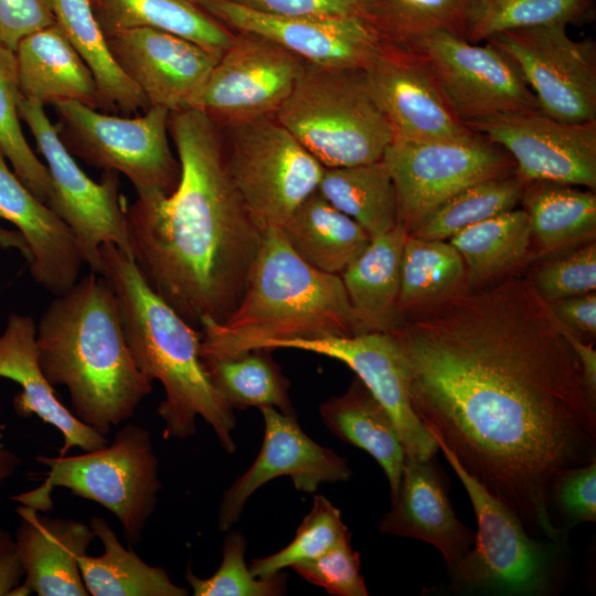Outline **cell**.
Segmentation results:
<instances>
[{"label":"cell","instance_id":"obj_32","mask_svg":"<svg viewBox=\"0 0 596 596\" xmlns=\"http://www.w3.org/2000/svg\"><path fill=\"white\" fill-rule=\"evenodd\" d=\"M467 268L470 290L509 276L532 259V238L521 207L487 219L451 236Z\"/></svg>","mask_w":596,"mask_h":596},{"label":"cell","instance_id":"obj_48","mask_svg":"<svg viewBox=\"0 0 596 596\" xmlns=\"http://www.w3.org/2000/svg\"><path fill=\"white\" fill-rule=\"evenodd\" d=\"M242 7L280 17H358L362 0H228Z\"/></svg>","mask_w":596,"mask_h":596},{"label":"cell","instance_id":"obj_22","mask_svg":"<svg viewBox=\"0 0 596 596\" xmlns=\"http://www.w3.org/2000/svg\"><path fill=\"white\" fill-rule=\"evenodd\" d=\"M6 159L0 149V219L24 237L34 281L54 296L63 294L76 283L84 264L75 237L68 225L25 187Z\"/></svg>","mask_w":596,"mask_h":596},{"label":"cell","instance_id":"obj_42","mask_svg":"<svg viewBox=\"0 0 596 596\" xmlns=\"http://www.w3.org/2000/svg\"><path fill=\"white\" fill-rule=\"evenodd\" d=\"M348 533L339 509L317 494L290 543L276 553L252 560L249 568L257 577L276 575L286 567L318 557Z\"/></svg>","mask_w":596,"mask_h":596},{"label":"cell","instance_id":"obj_20","mask_svg":"<svg viewBox=\"0 0 596 596\" xmlns=\"http://www.w3.org/2000/svg\"><path fill=\"white\" fill-rule=\"evenodd\" d=\"M106 39L115 61L149 106L170 113L193 107L220 58L192 41L149 28L113 32Z\"/></svg>","mask_w":596,"mask_h":596},{"label":"cell","instance_id":"obj_25","mask_svg":"<svg viewBox=\"0 0 596 596\" xmlns=\"http://www.w3.org/2000/svg\"><path fill=\"white\" fill-rule=\"evenodd\" d=\"M36 324L30 316L11 313L0 336V377L21 386L13 398V408L21 417L38 416L55 427L63 436L58 456L73 447L83 451L107 444L106 436L87 426L57 397L53 385L43 374L35 343Z\"/></svg>","mask_w":596,"mask_h":596},{"label":"cell","instance_id":"obj_46","mask_svg":"<svg viewBox=\"0 0 596 596\" xmlns=\"http://www.w3.org/2000/svg\"><path fill=\"white\" fill-rule=\"evenodd\" d=\"M571 525L596 520V460L563 469L555 476L551 501Z\"/></svg>","mask_w":596,"mask_h":596},{"label":"cell","instance_id":"obj_27","mask_svg":"<svg viewBox=\"0 0 596 596\" xmlns=\"http://www.w3.org/2000/svg\"><path fill=\"white\" fill-rule=\"evenodd\" d=\"M407 235L397 224L372 237L340 275L359 333L387 332L400 322L401 264Z\"/></svg>","mask_w":596,"mask_h":596},{"label":"cell","instance_id":"obj_39","mask_svg":"<svg viewBox=\"0 0 596 596\" xmlns=\"http://www.w3.org/2000/svg\"><path fill=\"white\" fill-rule=\"evenodd\" d=\"M596 19V0H469L465 40L488 41L497 33L539 25L582 26Z\"/></svg>","mask_w":596,"mask_h":596},{"label":"cell","instance_id":"obj_12","mask_svg":"<svg viewBox=\"0 0 596 596\" xmlns=\"http://www.w3.org/2000/svg\"><path fill=\"white\" fill-rule=\"evenodd\" d=\"M19 114L46 162L52 185L47 206L71 228L84 264L102 273L103 244H114L131 257L118 173L106 171L99 182L92 180L63 143L42 104L23 97Z\"/></svg>","mask_w":596,"mask_h":596},{"label":"cell","instance_id":"obj_34","mask_svg":"<svg viewBox=\"0 0 596 596\" xmlns=\"http://www.w3.org/2000/svg\"><path fill=\"white\" fill-rule=\"evenodd\" d=\"M56 24L89 67L103 108L135 113L150 108L141 89L115 61L89 0H51Z\"/></svg>","mask_w":596,"mask_h":596},{"label":"cell","instance_id":"obj_33","mask_svg":"<svg viewBox=\"0 0 596 596\" xmlns=\"http://www.w3.org/2000/svg\"><path fill=\"white\" fill-rule=\"evenodd\" d=\"M469 290L464 259L448 241L407 235L401 264L400 321Z\"/></svg>","mask_w":596,"mask_h":596},{"label":"cell","instance_id":"obj_24","mask_svg":"<svg viewBox=\"0 0 596 596\" xmlns=\"http://www.w3.org/2000/svg\"><path fill=\"white\" fill-rule=\"evenodd\" d=\"M20 517L14 545L24 567L21 585L28 595L87 596L78 558L96 539L91 525L50 518L19 504Z\"/></svg>","mask_w":596,"mask_h":596},{"label":"cell","instance_id":"obj_15","mask_svg":"<svg viewBox=\"0 0 596 596\" xmlns=\"http://www.w3.org/2000/svg\"><path fill=\"white\" fill-rule=\"evenodd\" d=\"M306 64L266 38L236 32L193 107L219 127L275 116Z\"/></svg>","mask_w":596,"mask_h":596},{"label":"cell","instance_id":"obj_53","mask_svg":"<svg viewBox=\"0 0 596 596\" xmlns=\"http://www.w3.org/2000/svg\"><path fill=\"white\" fill-rule=\"evenodd\" d=\"M20 465V457L10 449L0 446V485L10 478Z\"/></svg>","mask_w":596,"mask_h":596},{"label":"cell","instance_id":"obj_23","mask_svg":"<svg viewBox=\"0 0 596 596\" xmlns=\"http://www.w3.org/2000/svg\"><path fill=\"white\" fill-rule=\"evenodd\" d=\"M433 459L405 456L397 497L379 531L432 544L450 570L473 545L476 533L456 517Z\"/></svg>","mask_w":596,"mask_h":596},{"label":"cell","instance_id":"obj_45","mask_svg":"<svg viewBox=\"0 0 596 596\" xmlns=\"http://www.w3.org/2000/svg\"><path fill=\"white\" fill-rule=\"evenodd\" d=\"M291 568L305 581L324 588L330 595L366 596L369 594L361 574L360 555L351 545L350 533L323 554L296 564Z\"/></svg>","mask_w":596,"mask_h":596},{"label":"cell","instance_id":"obj_29","mask_svg":"<svg viewBox=\"0 0 596 596\" xmlns=\"http://www.w3.org/2000/svg\"><path fill=\"white\" fill-rule=\"evenodd\" d=\"M532 238V258L553 257L595 241L596 193L550 181L528 182L520 201Z\"/></svg>","mask_w":596,"mask_h":596},{"label":"cell","instance_id":"obj_18","mask_svg":"<svg viewBox=\"0 0 596 596\" xmlns=\"http://www.w3.org/2000/svg\"><path fill=\"white\" fill-rule=\"evenodd\" d=\"M260 413L265 427L260 450L223 494L217 519L221 531H228L252 494L275 478L289 477L297 490L315 493L322 483L343 482L351 477L347 460L311 439L296 415L274 407H263Z\"/></svg>","mask_w":596,"mask_h":596},{"label":"cell","instance_id":"obj_37","mask_svg":"<svg viewBox=\"0 0 596 596\" xmlns=\"http://www.w3.org/2000/svg\"><path fill=\"white\" fill-rule=\"evenodd\" d=\"M269 349L202 359L210 381L231 409L274 407L296 415L289 396L290 382Z\"/></svg>","mask_w":596,"mask_h":596},{"label":"cell","instance_id":"obj_30","mask_svg":"<svg viewBox=\"0 0 596 596\" xmlns=\"http://www.w3.org/2000/svg\"><path fill=\"white\" fill-rule=\"evenodd\" d=\"M291 249L310 266L341 273L363 252L371 236L318 191L279 227Z\"/></svg>","mask_w":596,"mask_h":596},{"label":"cell","instance_id":"obj_11","mask_svg":"<svg viewBox=\"0 0 596 596\" xmlns=\"http://www.w3.org/2000/svg\"><path fill=\"white\" fill-rule=\"evenodd\" d=\"M223 128L230 173L245 205L264 230L279 228L318 190L324 168L275 116Z\"/></svg>","mask_w":596,"mask_h":596},{"label":"cell","instance_id":"obj_3","mask_svg":"<svg viewBox=\"0 0 596 596\" xmlns=\"http://www.w3.org/2000/svg\"><path fill=\"white\" fill-rule=\"evenodd\" d=\"M39 365L53 385L68 390L74 414L106 436L132 417L152 382L126 342L115 292L91 272L42 313L35 331Z\"/></svg>","mask_w":596,"mask_h":596},{"label":"cell","instance_id":"obj_50","mask_svg":"<svg viewBox=\"0 0 596 596\" xmlns=\"http://www.w3.org/2000/svg\"><path fill=\"white\" fill-rule=\"evenodd\" d=\"M565 332L581 364L587 391L596 398V350L594 340L586 342V340L577 337L566 328Z\"/></svg>","mask_w":596,"mask_h":596},{"label":"cell","instance_id":"obj_31","mask_svg":"<svg viewBox=\"0 0 596 596\" xmlns=\"http://www.w3.org/2000/svg\"><path fill=\"white\" fill-rule=\"evenodd\" d=\"M107 35L136 28L172 33L221 56L235 33L193 0H89Z\"/></svg>","mask_w":596,"mask_h":596},{"label":"cell","instance_id":"obj_16","mask_svg":"<svg viewBox=\"0 0 596 596\" xmlns=\"http://www.w3.org/2000/svg\"><path fill=\"white\" fill-rule=\"evenodd\" d=\"M465 125L503 148L526 182L596 190V120L566 123L541 110H518Z\"/></svg>","mask_w":596,"mask_h":596},{"label":"cell","instance_id":"obj_44","mask_svg":"<svg viewBox=\"0 0 596 596\" xmlns=\"http://www.w3.org/2000/svg\"><path fill=\"white\" fill-rule=\"evenodd\" d=\"M550 258L528 276L545 302L596 291L595 241Z\"/></svg>","mask_w":596,"mask_h":596},{"label":"cell","instance_id":"obj_9","mask_svg":"<svg viewBox=\"0 0 596 596\" xmlns=\"http://www.w3.org/2000/svg\"><path fill=\"white\" fill-rule=\"evenodd\" d=\"M382 160L394 183L398 224L408 235L461 190L515 171L503 148L475 131L454 139L394 137Z\"/></svg>","mask_w":596,"mask_h":596},{"label":"cell","instance_id":"obj_41","mask_svg":"<svg viewBox=\"0 0 596 596\" xmlns=\"http://www.w3.org/2000/svg\"><path fill=\"white\" fill-rule=\"evenodd\" d=\"M22 98L15 53L0 45V149L19 179L47 205L51 178L22 132L19 115Z\"/></svg>","mask_w":596,"mask_h":596},{"label":"cell","instance_id":"obj_49","mask_svg":"<svg viewBox=\"0 0 596 596\" xmlns=\"http://www.w3.org/2000/svg\"><path fill=\"white\" fill-rule=\"evenodd\" d=\"M550 308L558 322L577 337L590 341L596 336V291L565 298Z\"/></svg>","mask_w":596,"mask_h":596},{"label":"cell","instance_id":"obj_19","mask_svg":"<svg viewBox=\"0 0 596 596\" xmlns=\"http://www.w3.org/2000/svg\"><path fill=\"white\" fill-rule=\"evenodd\" d=\"M266 349L302 350L344 363L392 417L406 456L426 460L437 453L436 440L412 407L402 359L387 332L281 340Z\"/></svg>","mask_w":596,"mask_h":596},{"label":"cell","instance_id":"obj_1","mask_svg":"<svg viewBox=\"0 0 596 596\" xmlns=\"http://www.w3.org/2000/svg\"><path fill=\"white\" fill-rule=\"evenodd\" d=\"M387 333L412 407L532 538L557 541L552 483L595 460L596 398L565 328L509 276L402 319Z\"/></svg>","mask_w":596,"mask_h":596},{"label":"cell","instance_id":"obj_36","mask_svg":"<svg viewBox=\"0 0 596 596\" xmlns=\"http://www.w3.org/2000/svg\"><path fill=\"white\" fill-rule=\"evenodd\" d=\"M317 191L355 221L371 238L398 224L396 192L383 160L324 168Z\"/></svg>","mask_w":596,"mask_h":596},{"label":"cell","instance_id":"obj_8","mask_svg":"<svg viewBox=\"0 0 596 596\" xmlns=\"http://www.w3.org/2000/svg\"><path fill=\"white\" fill-rule=\"evenodd\" d=\"M53 106L60 137L72 155L124 174L138 198L167 195L177 188L181 170L168 140V109L151 106L142 116L124 118L75 100Z\"/></svg>","mask_w":596,"mask_h":596},{"label":"cell","instance_id":"obj_54","mask_svg":"<svg viewBox=\"0 0 596 596\" xmlns=\"http://www.w3.org/2000/svg\"><path fill=\"white\" fill-rule=\"evenodd\" d=\"M12 546H14V540L6 530L0 528V550L9 549Z\"/></svg>","mask_w":596,"mask_h":596},{"label":"cell","instance_id":"obj_47","mask_svg":"<svg viewBox=\"0 0 596 596\" xmlns=\"http://www.w3.org/2000/svg\"><path fill=\"white\" fill-rule=\"evenodd\" d=\"M54 23L51 0H0V45L13 52L24 38Z\"/></svg>","mask_w":596,"mask_h":596},{"label":"cell","instance_id":"obj_26","mask_svg":"<svg viewBox=\"0 0 596 596\" xmlns=\"http://www.w3.org/2000/svg\"><path fill=\"white\" fill-rule=\"evenodd\" d=\"M14 53L24 98L43 106L75 100L103 107L93 73L56 23L24 38Z\"/></svg>","mask_w":596,"mask_h":596},{"label":"cell","instance_id":"obj_10","mask_svg":"<svg viewBox=\"0 0 596 596\" xmlns=\"http://www.w3.org/2000/svg\"><path fill=\"white\" fill-rule=\"evenodd\" d=\"M462 482L473 507L478 531L473 545L453 566L451 588L533 595L551 582L547 551L517 514L472 477L439 439L434 438Z\"/></svg>","mask_w":596,"mask_h":596},{"label":"cell","instance_id":"obj_43","mask_svg":"<svg viewBox=\"0 0 596 596\" xmlns=\"http://www.w3.org/2000/svg\"><path fill=\"white\" fill-rule=\"evenodd\" d=\"M246 539L231 531L224 539L222 562L217 571L207 578L196 576L190 566L185 579L194 596H278L287 587L281 573L269 577L255 576L245 562Z\"/></svg>","mask_w":596,"mask_h":596},{"label":"cell","instance_id":"obj_7","mask_svg":"<svg viewBox=\"0 0 596 596\" xmlns=\"http://www.w3.org/2000/svg\"><path fill=\"white\" fill-rule=\"evenodd\" d=\"M47 467L44 482L11 497L19 504L47 512L55 488L94 501L120 522L126 540L137 544L153 513L162 485L150 433L136 424L124 425L110 444L74 456H38Z\"/></svg>","mask_w":596,"mask_h":596},{"label":"cell","instance_id":"obj_2","mask_svg":"<svg viewBox=\"0 0 596 596\" xmlns=\"http://www.w3.org/2000/svg\"><path fill=\"white\" fill-rule=\"evenodd\" d=\"M180 180L167 195L126 207L127 236L141 277L189 324L222 323L240 304L264 228L230 173L216 125L199 108L170 113Z\"/></svg>","mask_w":596,"mask_h":596},{"label":"cell","instance_id":"obj_35","mask_svg":"<svg viewBox=\"0 0 596 596\" xmlns=\"http://www.w3.org/2000/svg\"><path fill=\"white\" fill-rule=\"evenodd\" d=\"M104 547L97 556H79L78 566L88 595L93 596H187L188 589L175 585L164 568L142 561L126 549L108 522L94 517L89 523Z\"/></svg>","mask_w":596,"mask_h":596},{"label":"cell","instance_id":"obj_14","mask_svg":"<svg viewBox=\"0 0 596 596\" xmlns=\"http://www.w3.org/2000/svg\"><path fill=\"white\" fill-rule=\"evenodd\" d=\"M407 49L422 58L464 124L501 113L540 110L514 62L489 42L480 45L437 31Z\"/></svg>","mask_w":596,"mask_h":596},{"label":"cell","instance_id":"obj_17","mask_svg":"<svg viewBox=\"0 0 596 596\" xmlns=\"http://www.w3.org/2000/svg\"><path fill=\"white\" fill-rule=\"evenodd\" d=\"M230 30L266 38L305 63L322 68L364 70L383 42L358 17H280L228 0H193Z\"/></svg>","mask_w":596,"mask_h":596},{"label":"cell","instance_id":"obj_5","mask_svg":"<svg viewBox=\"0 0 596 596\" xmlns=\"http://www.w3.org/2000/svg\"><path fill=\"white\" fill-rule=\"evenodd\" d=\"M201 358H222L275 341L359 333L340 275L301 259L280 228L264 230L245 292L222 323L202 324Z\"/></svg>","mask_w":596,"mask_h":596},{"label":"cell","instance_id":"obj_38","mask_svg":"<svg viewBox=\"0 0 596 596\" xmlns=\"http://www.w3.org/2000/svg\"><path fill=\"white\" fill-rule=\"evenodd\" d=\"M468 3L469 0H362L361 19L383 43L409 47L437 31L465 39Z\"/></svg>","mask_w":596,"mask_h":596},{"label":"cell","instance_id":"obj_28","mask_svg":"<svg viewBox=\"0 0 596 596\" xmlns=\"http://www.w3.org/2000/svg\"><path fill=\"white\" fill-rule=\"evenodd\" d=\"M319 414L334 436L375 459L387 478L394 502L406 455L395 424L383 405L355 376L343 394L319 406Z\"/></svg>","mask_w":596,"mask_h":596},{"label":"cell","instance_id":"obj_21","mask_svg":"<svg viewBox=\"0 0 596 596\" xmlns=\"http://www.w3.org/2000/svg\"><path fill=\"white\" fill-rule=\"evenodd\" d=\"M363 72L395 137L454 139L472 132L455 115L425 63L413 50L383 43Z\"/></svg>","mask_w":596,"mask_h":596},{"label":"cell","instance_id":"obj_4","mask_svg":"<svg viewBox=\"0 0 596 596\" xmlns=\"http://www.w3.org/2000/svg\"><path fill=\"white\" fill-rule=\"evenodd\" d=\"M102 273L118 305L126 342L140 372L159 381L164 398L158 406L164 439L196 433L200 416L221 446L234 453V411L213 387L201 359L202 332L189 324L141 277L132 258L114 244L99 247Z\"/></svg>","mask_w":596,"mask_h":596},{"label":"cell","instance_id":"obj_51","mask_svg":"<svg viewBox=\"0 0 596 596\" xmlns=\"http://www.w3.org/2000/svg\"><path fill=\"white\" fill-rule=\"evenodd\" d=\"M24 578V567L15 545L0 550V596H9Z\"/></svg>","mask_w":596,"mask_h":596},{"label":"cell","instance_id":"obj_13","mask_svg":"<svg viewBox=\"0 0 596 596\" xmlns=\"http://www.w3.org/2000/svg\"><path fill=\"white\" fill-rule=\"evenodd\" d=\"M565 24L521 28L488 41L509 56L540 110L561 121L596 120V42L573 39Z\"/></svg>","mask_w":596,"mask_h":596},{"label":"cell","instance_id":"obj_52","mask_svg":"<svg viewBox=\"0 0 596 596\" xmlns=\"http://www.w3.org/2000/svg\"><path fill=\"white\" fill-rule=\"evenodd\" d=\"M0 246L3 248H14L21 253L26 263L31 259L29 246L19 231L10 230L0 225Z\"/></svg>","mask_w":596,"mask_h":596},{"label":"cell","instance_id":"obj_6","mask_svg":"<svg viewBox=\"0 0 596 596\" xmlns=\"http://www.w3.org/2000/svg\"><path fill=\"white\" fill-rule=\"evenodd\" d=\"M275 118L323 168L380 161L395 137L363 70L306 64Z\"/></svg>","mask_w":596,"mask_h":596},{"label":"cell","instance_id":"obj_40","mask_svg":"<svg viewBox=\"0 0 596 596\" xmlns=\"http://www.w3.org/2000/svg\"><path fill=\"white\" fill-rule=\"evenodd\" d=\"M526 183L513 171L472 184L443 203L411 235L448 241L468 226L519 207Z\"/></svg>","mask_w":596,"mask_h":596}]
</instances>
